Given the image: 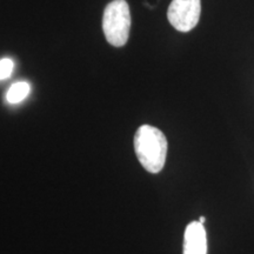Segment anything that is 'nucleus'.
<instances>
[{
	"instance_id": "423d86ee",
	"label": "nucleus",
	"mask_w": 254,
	"mask_h": 254,
	"mask_svg": "<svg viewBox=\"0 0 254 254\" xmlns=\"http://www.w3.org/2000/svg\"><path fill=\"white\" fill-rule=\"evenodd\" d=\"M14 64L11 59L5 58L0 60V80L8 78L11 75L12 71H13Z\"/></svg>"
},
{
	"instance_id": "20e7f679",
	"label": "nucleus",
	"mask_w": 254,
	"mask_h": 254,
	"mask_svg": "<svg viewBox=\"0 0 254 254\" xmlns=\"http://www.w3.org/2000/svg\"><path fill=\"white\" fill-rule=\"evenodd\" d=\"M184 254H207V237L204 225L192 221L184 234Z\"/></svg>"
},
{
	"instance_id": "f257e3e1",
	"label": "nucleus",
	"mask_w": 254,
	"mask_h": 254,
	"mask_svg": "<svg viewBox=\"0 0 254 254\" xmlns=\"http://www.w3.org/2000/svg\"><path fill=\"white\" fill-rule=\"evenodd\" d=\"M167 139L160 129L151 125H142L134 135V151L142 167L150 173L163 170L167 157Z\"/></svg>"
},
{
	"instance_id": "39448f33",
	"label": "nucleus",
	"mask_w": 254,
	"mask_h": 254,
	"mask_svg": "<svg viewBox=\"0 0 254 254\" xmlns=\"http://www.w3.org/2000/svg\"><path fill=\"white\" fill-rule=\"evenodd\" d=\"M31 87L27 82L20 81L15 82V84L12 85L7 91V94H6V100L8 101L9 104H18L20 101H23L25 98L27 97L28 93H30Z\"/></svg>"
},
{
	"instance_id": "f03ea898",
	"label": "nucleus",
	"mask_w": 254,
	"mask_h": 254,
	"mask_svg": "<svg viewBox=\"0 0 254 254\" xmlns=\"http://www.w3.org/2000/svg\"><path fill=\"white\" fill-rule=\"evenodd\" d=\"M131 12L125 0H113L106 6L103 17L105 38L112 46L122 47L128 40Z\"/></svg>"
},
{
	"instance_id": "0eeeda50",
	"label": "nucleus",
	"mask_w": 254,
	"mask_h": 254,
	"mask_svg": "<svg viewBox=\"0 0 254 254\" xmlns=\"http://www.w3.org/2000/svg\"><path fill=\"white\" fill-rule=\"evenodd\" d=\"M205 221H206V218H205V217H200V219H199V222H201V224H204Z\"/></svg>"
},
{
	"instance_id": "7ed1b4c3",
	"label": "nucleus",
	"mask_w": 254,
	"mask_h": 254,
	"mask_svg": "<svg viewBox=\"0 0 254 254\" xmlns=\"http://www.w3.org/2000/svg\"><path fill=\"white\" fill-rule=\"evenodd\" d=\"M200 13L201 0H172L167 18L177 31L189 32L198 25Z\"/></svg>"
}]
</instances>
